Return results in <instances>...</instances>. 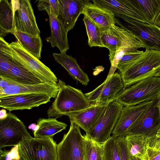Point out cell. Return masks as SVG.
Instances as JSON below:
<instances>
[{"label":"cell","mask_w":160,"mask_h":160,"mask_svg":"<svg viewBox=\"0 0 160 160\" xmlns=\"http://www.w3.org/2000/svg\"><path fill=\"white\" fill-rule=\"evenodd\" d=\"M51 98L43 94H21L0 97V107L9 112L30 109L50 102Z\"/></svg>","instance_id":"obj_13"},{"label":"cell","mask_w":160,"mask_h":160,"mask_svg":"<svg viewBox=\"0 0 160 160\" xmlns=\"http://www.w3.org/2000/svg\"><path fill=\"white\" fill-rule=\"evenodd\" d=\"M148 137L141 135H126L125 141L130 156L138 158L142 160H148Z\"/></svg>","instance_id":"obj_27"},{"label":"cell","mask_w":160,"mask_h":160,"mask_svg":"<svg viewBox=\"0 0 160 160\" xmlns=\"http://www.w3.org/2000/svg\"><path fill=\"white\" fill-rule=\"evenodd\" d=\"M144 48L142 45L130 32L123 41L121 46L116 49L111 56L109 57L111 67L108 75L114 73L117 69L119 60L125 53L137 51L138 48Z\"/></svg>","instance_id":"obj_24"},{"label":"cell","mask_w":160,"mask_h":160,"mask_svg":"<svg viewBox=\"0 0 160 160\" xmlns=\"http://www.w3.org/2000/svg\"><path fill=\"white\" fill-rule=\"evenodd\" d=\"M117 139L121 154V160H130V156L127 149L125 137H118Z\"/></svg>","instance_id":"obj_36"},{"label":"cell","mask_w":160,"mask_h":160,"mask_svg":"<svg viewBox=\"0 0 160 160\" xmlns=\"http://www.w3.org/2000/svg\"><path fill=\"white\" fill-rule=\"evenodd\" d=\"M144 52L142 51L138 50L125 53L119 60L117 67V69L119 71L120 73L138 60Z\"/></svg>","instance_id":"obj_33"},{"label":"cell","mask_w":160,"mask_h":160,"mask_svg":"<svg viewBox=\"0 0 160 160\" xmlns=\"http://www.w3.org/2000/svg\"><path fill=\"white\" fill-rule=\"evenodd\" d=\"M160 97V77L141 80L123 89L115 98L123 106H134Z\"/></svg>","instance_id":"obj_3"},{"label":"cell","mask_w":160,"mask_h":160,"mask_svg":"<svg viewBox=\"0 0 160 160\" xmlns=\"http://www.w3.org/2000/svg\"><path fill=\"white\" fill-rule=\"evenodd\" d=\"M160 128V97L152 100L128 129L127 135L150 138L156 135Z\"/></svg>","instance_id":"obj_7"},{"label":"cell","mask_w":160,"mask_h":160,"mask_svg":"<svg viewBox=\"0 0 160 160\" xmlns=\"http://www.w3.org/2000/svg\"><path fill=\"white\" fill-rule=\"evenodd\" d=\"M12 1L14 10L15 30L40 36V32L30 1L29 0H12Z\"/></svg>","instance_id":"obj_11"},{"label":"cell","mask_w":160,"mask_h":160,"mask_svg":"<svg viewBox=\"0 0 160 160\" xmlns=\"http://www.w3.org/2000/svg\"><path fill=\"white\" fill-rule=\"evenodd\" d=\"M84 136L80 128L70 122L68 132L57 144V160H84Z\"/></svg>","instance_id":"obj_8"},{"label":"cell","mask_w":160,"mask_h":160,"mask_svg":"<svg viewBox=\"0 0 160 160\" xmlns=\"http://www.w3.org/2000/svg\"><path fill=\"white\" fill-rule=\"evenodd\" d=\"M92 1L97 5L108 9L115 16L122 19L127 18L147 23L129 0H93Z\"/></svg>","instance_id":"obj_17"},{"label":"cell","mask_w":160,"mask_h":160,"mask_svg":"<svg viewBox=\"0 0 160 160\" xmlns=\"http://www.w3.org/2000/svg\"><path fill=\"white\" fill-rule=\"evenodd\" d=\"M11 59H12L10 70L11 79L18 83L25 84H36L44 83L29 71Z\"/></svg>","instance_id":"obj_29"},{"label":"cell","mask_w":160,"mask_h":160,"mask_svg":"<svg viewBox=\"0 0 160 160\" xmlns=\"http://www.w3.org/2000/svg\"><path fill=\"white\" fill-rule=\"evenodd\" d=\"M12 59L0 52V75L10 78Z\"/></svg>","instance_id":"obj_35"},{"label":"cell","mask_w":160,"mask_h":160,"mask_svg":"<svg viewBox=\"0 0 160 160\" xmlns=\"http://www.w3.org/2000/svg\"><path fill=\"white\" fill-rule=\"evenodd\" d=\"M18 148V145L9 151H2L0 149V160H12L13 158H19Z\"/></svg>","instance_id":"obj_37"},{"label":"cell","mask_w":160,"mask_h":160,"mask_svg":"<svg viewBox=\"0 0 160 160\" xmlns=\"http://www.w3.org/2000/svg\"><path fill=\"white\" fill-rule=\"evenodd\" d=\"M59 90L58 84L46 82L36 84L16 83L0 90V97L21 94L38 93L48 95L55 98Z\"/></svg>","instance_id":"obj_15"},{"label":"cell","mask_w":160,"mask_h":160,"mask_svg":"<svg viewBox=\"0 0 160 160\" xmlns=\"http://www.w3.org/2000/svg\"><path fill=\"white\" fill-rule=\"evenodd\" d=\"M84 136V160H103L102 143Z\"/></svg>","instance_id":"obj_31"},{"label":"cell","mask_w":160,"mask_h":160,"mask_svg":"<svg viewBox=\"0 0 160 160\" xmlns=\"http://www.w3.org/2000/svg\"><path fill=\"white\" fill-rule=\"evenodd\" d=\"M123 106L115 100L109 103L95 124L85 135L100 143L106 142L111 137Z\"/></svg>","instance_id":"obj_6"},{"label":"cell","mask_w":160,"mask_h":160,"mask_svg":"<svg viewBox=\"0 0 160 160\" xmlns=\"http://www.w3.org/2000/svg\"><path fill=\"white\" fill-rule=\"evenodd\" d=\"M148 160H160V151L148 148Z\"/></svg>","instance_id":"obj_39"},{"label":"cell","mask_w":160,"mask_h":160,"mask_svg":"<svg viewBox=\"0 0 160 160\" xmlns=\"http://www.w3.org/2000/svg\"><path fill=\"white\" fill-rule=\"evenodd\" d=\"M88 0H58L59 10L57 18L68 32L74 27L78 18L82 13Z\"/></svg>","instance_id":"obj_14"},{"label":"cell","mask_w":160,"mask_h":160,"mask_svg":"<svg viewBox=\"0 0 160 160\" xmlns=\"http://www.w3.org/2000/svg\"><path fill=\"white\" fill-rule=\"evenodd\" d=\"M100 29L102 41L104 47L109 50V57L121 46L130 33L125 27H120L116 24L107 28Z\"/></svg>","instance_id":"obj_21"},{"label":"cell","mask_w":160,"mask_h":160,"mask_svg":"<svg viewBox=\"0 0 160 160\" xmlns=\"http://www.w3.org/2000/svg\"><path fill=\"white\" fill-rule=\"evenodd\" d=\"M152 101L132 106H123L112 133V136L125 137L127 131Z\"/></svg>","instance_id":"obj_16"},{"label":"cell","mask_w":160,"mask_h":160,"mask_svg":"<svg viewBox=\"0 0 160 160\" xmlns=\"http://www.w3.org/2000/svg\"><path fill=\"white\" fill-rule=\"evenodd\" d=\"M154 76L160 77V69L154 75Z\"/></svg>","instance_id":"obj_43"},{"label":"cell","mask_w":160,"mask_h":160,"mask_svg":"<svg viewBox=\"0 0 160 160\" xmlns=\"http://www.w3.org/2000/svg\"><path fill=\"white\" fill-rule=\"evenodd\" d=\"M0 52L27 69L43 82L58 84V78L51 70L24 48L18 41L8 43L0 37Z\"/></svg>","instance_id":"obj_1"},{"label":"cell","mask_w":160,"mask_h":160,"mask_svg":"<svg viewBox=\"0 0 160 160\" xmlns=\"http://www.w3.org/2000/svg\"><path fill=\"white\" fill-rule=\"evenodd\" d=\"M128 23V31L148 50L160 52V27L152 23L139 22L129 18L122 19Z\"/></svg>","instance_id":"obj_10"},{"label":"cell","mask_w":160,"mask_h":160,"mask_svg":"<svg viewBox=\"0 0 160 160\" xmlns=\"http://www.w3.org/2000/svg\"><path fill=\"white\" fill-rule=\"evenodd\" d=\"M82 14L88 17L101 29L109 28L118 22L110 10L89 0L85 4Z\"/></svg>","instance_id":"obj_19"},{"label":"cell","mask_w":160,"mask_h":160,"mask_svg":"<svg viewBox=\"0 0 160 160\" xmlns=\"http://www.w3.org/2000/svg\"><path fill=\"white\" fill-rule=\"evenodd\" d=\"M37 128L33 135L35 138L53 137L56 133L65 129L67 125L55 118H39L37 121Z\"/></svg>","instance_id":"obj_23"},{"label":"cell","mask_w":160,"mask_h":160,"mask_svg":"<svg viewBox=\"0 0 160 160\" xmlns=\"http://www.w3.org/2000/svg\"><path fill=\"white\" fill-rule=\"evenodd\" d=\"M148 146L149 148L156 151H160V138L156 136L148 138Z\"/></svg>","instance_id":"obj_38"},{"label":"cell","mask_w":160,"mask_h":160,"mask_svg":"<svg viewBox=\"0 0 160 160\" xmlns=\"http://www.w3.org/2000/svg\"><path fill=\"white\" fill-rule=\"evenodd\" d=\"M160 69V52L146 49L138 60L120 73L124 89L141 80L154 76Z\"/></svg>","instance_id":"obj_4"},{"label":"cell","mask_w":160,"mask_h":160,"mask_svg":"<svg viewBox=\"0 0 160 160\" xmlns=\"http://www.w3.org/2000/svg\"><path fill=\"white\" fill-rule=\"evenodd\" d=\"M103 160H121L117 137L111 136L102 143Z\"/></svg>","instance_id":"obj_32"},{"label":"cell","mask_w":160,"mask_h":160,"mask_svg":"<svg viewBox=\"0 0 160 160\" xmlns=\"http://www.w3.org/2000/svg\"><path fill=\"white\" fill-rule=\"evenodd\" d=\"M124 89L120 73L115 72L108 75L100 85L85 95L92 104L108 103L114 100Z\"/></svg>","instance_id":"obj_12"},{"label":"cell","mask_w":160,"mask_h":160,"mask_svg":"<svg viewBox=\"0 0 160 160\" xmlns=\"http://www.w3.org/2000/svg\"><path fill=\"white\" fill-rule=\"evenodd\" d=\"M55 60L60 64L74 79L82 85H88L89 79L88 75L79 66L76 59L66 53H52Z\"/></svg>","instance_id":"obj_22"},{"label":"cell","mask_w":160,"mask_h":160,"mask_svg":"<svg viewBox=\"0 0 160 160\" xmlns=\"http://www.w3.org/2000/svg\"><path fill=\"white\" fill-rule=\"evenodd\" d=\"M59 90L52 105L47 111L48 118H58L84 110L91 103L81 90L59 79Z\"/></svg>","instance_id":"obj_2"},{"label":"cell","mask_w":160,"mask_h":160,"mask_svg":"<svg viewBox=\"0 0 160 160\" xmlns=\"http://www.w3.org/2000/svg\"><path fill=\"white\" fill-rule=\"evenodd\" d=\"M13 34L24 48L38 59H41L42 43L40 36L18 31H15Z\"/></svg>","instance_id":"obj_28"},{"label":"cell","mask_w":160,"mask_h":160,"mask_svg":"<svg viewBox=\"0 0 160 160\" xmlns=\"http://www.w3.org/2000/svg\"><path fill=\"white\" fill-rule=\"evenodd\" d=\"M158 27H160V12L155 19V21L153 23Z\"/></svg>","instance_id":"obj_40"},{"label":"cell","mask_w":160,"mask_h":160,"mask_svg":"<svg viewBox=\"0 0 160 160\" xmlns=\"http://www.w3.org/2000/svg\"><path fill=\"white\" fill-rule=\"evenodd\" d=\"M37 7L39 11H45L48 13L52 10L53 14L57 17L58 13L59 4L58 0H43L38 1Z\"/></svg>","instance_id":"obj_34"},{"label":"cell","mask_w":160,"mask_h":160,"mask_svg":"<svg viewBox=\"0 0 160 160\" xmlns=\"http://www.w3.org/2000/svg\"><path fill=\"white\" fill-rule=\"evenodd\" d=\"M130 160H142L141 159L136 157L131 156L130 157Z\"/></svg>","instance_id":"obj_41"},{"label":"cell","mask_w":160,"mask_h":160,"mask_svg":"<svg viewBox=\"0 0 160 160\" xmlns=\"http://www.w3.org/2000/svg\"><path fill=\"white\" fill-rule=\"evenodd\" d=\"M32 138L24 123L11 112L0 119V149L17 146Z\"/></svg>","instance_id":"obj_9"},{"label":"cell","mask_w":160,"mask_h":160,"mask_svg":"<svg viewBox=\"0 0 160 160\" xmlns=\"http://www.w3.org/2000/svg\"><path fill=\"white\" fill-rule=\"evenodd\" d=\"M82 20L85 26L89 46L90 48L104 47L102 41L100 28L85 15H84Z\"/></svg>","instance_id":"obj_30"},{"label":"cell","mask_w":160,"mask_h":160,"mask_svg":"<svg viewBox=\"0 0 160 160\" xmlns=\"http://www.w3.org/2000/svg\"><path fill=\"white\" fill-rule=\"evenodd\" d=\"M156 136L160 138V128L158 131Z\"/></svg>","instance_id":"obj_42"},{"label":"cell","mask_w":160,"mask_h":160,"mask_svg":"<svg viewBox=\"0 0 160 160\" xmlns=\"http://www.w3.org/2000/svg\"><path fill=\"white\" fill-rule=\"evenodd\" d=\"M15 31L14 22V10L12 0H0V37Z\"/></svg>","instance_id":"obj_26"},{"label":"cell","mask_w":160,"mask_h":160,"mask_svg":"<svg viewBox=\"0 0 160 160\" xmlns=\"http://www.w3.org/2000/svg\"><path fill=\"white\" fill-rule=\"evenodd\" d=\"M108 104H91L88 108L68 116L70 122L74 123L87 133L95 124Z\"/></svg>","instance_id":"obj_18"},{"label":"cell","mask_w":160,"mask_h":160,"mask_svg":"<svg viewBox=\"0 0 160 160\" xmlns=\"http://www.w3.org/2000/svg\"><path fill=\"white\" fill-rule=\"evenodd\" d=\"M12 160H24L21 157H20L19 158H13Z\"/></svg>","instance_id":"obj_44"},{"label":"cell","mask_w":160,"mask_h":160,"mask_svg":"<svg viewBox=\"0 0 160 160\" xmlns=\"http://www.w3.org/2000/svg\"><path fill=\"white\" fill-rule=\"evenodd\" d=\"M147 23L153 24L160 12V0H129Z\"/></svg>","instance_id":"obj_25"},{"label":"cell","mask_w":160,"mask_h":160,"mask_svg":"<svg viewBox=\"0 0 160 160\" xmlns=\"http://www.w3.org/2000/svg\"><path fill=\"white\" fill-rule=\"evenodd\" d=\"M18 151L24 160H57V144L53 137L32 138L19 144Z\"/></svg>","instance_id":"obj_5"},{"label":"cell","mask_w":160,"mask_h":160,"mask_svg":"<svg viewBox=\"0 0 160 160\" xmlns=\"http://www.w3.org/2000/svg\"><path fill=\"white\" fill-rule=\"evenodd\" d=\"M51 34L46 40L49 42L52 48L57 47L62 53H66L69 49L68 32L65 28L51 11L48 13Z\"/></svg>","instance_id":"obj_20"}]
</instances>
